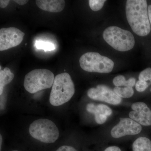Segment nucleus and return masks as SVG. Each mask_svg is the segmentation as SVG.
I'll use <instances>...</instances> for the list:
<instances>
[{"label": "nucleus", "mask_w": 151, "mask_h": 151, "mask_svg": "<svg viewBox=\"0 0 151 151\" xmlns=\"http://www.w3.org/2000/svg\"><path fill=\"white\" fill-rule=\"evenodd\" d=\"M136 83V79L134 78H131L128 80H126L125 77L122 75H119L116 76L113 79V83L116 87L121 86H129L133 87L134 86Z\"/></svg>", "instance_id": "2eb2a0df"}, {"label": "nucleus", "mask_w": 151, "mask_h": 151, "mask_svg": "<svg viewBox=\"0 0 151 151\" xmlns=\"http://www.w3.org/2000/svg\"><path fill=\"white\" fill-rule=\"evenodd\" d=\"M150 91H151V89H150Z\"/></svg>", "instance_id": "cd10ccee"}, {"label": "nucleus", "mask_w": 151, "mask_h": 151, "mask_svg": "<svg viewBox=\"0 0 151 151\" xmlns=\"http://www.w3.org/2000/svg\"><path fill=\"white\" fill-rule=\"evenodd\" d=\"M87 95L92 100L113 105H119L122 101V98L113 90L103 84L97 85L96 88H90L87 91Z\"/></svg>", "instance_id": "6e6552de"}, {"label": "nucleus", "mask_w": 151, "mask_h": 151, "mask_svg": "<svg viewBox=\"0 0 151 151\" xmlns=\"http://www.w3.org/2000/svg\"><path fill=\"white\" fill-rule=\"evenodd\" d=\"M142 130L140 124L130 118L121 119L119 124L115 126L111 131V135L114 138H119L139 134Z\"/></svg>", "instance_id": "1a4fd4ad"}, {"label": "nucleus", "mask_w": 151, "mask_h": 151, "mask_svg": "<svg viewBox=\"0 0 151 151\" xmlns=\"http://www.w3.org/2000/svg\"><path fill=\"white\" fill-rule=\"evenodd\" d=\"M139 81L146 82L148 86L151 85V68L142 71L139 75Z\"/></svg>", "instance_id": "a211bd4d"}, {"label": "nucleus", "mask_w": 151, "mask_h": 151, "mask_svg": "<svg viewBox=\"0 0 151 151\" xmlns=\"http://www.w3.org/2000/svg\"><path fill=\"white\" fill-rule=\"evenodd\" d=\"M29 130L33 138L43 143H54L59 137L58 128L49 119L35 120L30 125Z\"/></svg>", "instance_id": "39448f33"}, {"label": "nucleus", "mask_w": 151, "mask_h": 151, "mask_svg": "<svg viewBox=\"0 0 151 151\" xmlns=\"http://www.w3.org/2000/svg\"><path fill=\"white\" fill-rule=\"evenodd\" d=\"M148 85L144 81L139 80L136 84V89L138 92H143L148 87Z\"/></svg>", "instance_id": "aec40b11"}, {"label": "nucleus", "mask_w": 151, "mask_h": 151, "mask_svg": "<svg viewBox=\"0 0 151 151\" xmlns=\"http://www.w3.org/2000/svg\"><path fill=\"white\" fill-rule=\"evenodd\" d=\"M113 91L121 98H129L132 97L134 94V90L132 87H116Z\"/></svg>", "instance_id": "dca6fc26"}, {"label": "nucleus", "mask_w": 151, "mask_h": 151, "mask_svg": "<svg viewBox=\"0 0 151 151\" xmlns=\"http://www.w3.org/2000/svg\"><path fill=\"white\" fill-rule=\"evenodd\" d=\"M25 34L15 27L0 29V50H7L19 45L23 40Z\"/></svg>", "instance_id": "0eeeda50"}, {"label": "nucleus", "mask_w": 151, "mask_h": 151, "mask_svg": "<svg viewBox=\"0 0 151 151\" xmlns=\"http://www.w3.org/2000/svg\"><path fill=\"white\" fill-rule=\"evenodd\" d=\"M75 86L69 73L64 72L55 77L50 103L54 106H60L69 101L75 93Z\"/></svg>", "instance_id": "f03ea898"}, {"label": "nucleus", "mask_w": 151, "mask_h": 151, "mask_svg": "<svg viewBox=\"0 0 151 151\" xmlns=\"http://www.w3.org/2000/svg\"><path fill=\"white\" fill-rule=\"evenodd\" d=\"M14 77V73L11 72L8 68H5L4 70L1 69L0 71V94L2 95L4 87L9 84Z\"/></svg>", "instance_id": "4468645a"}, {"label": "nucleus", "mask_w": 151, "mask_h": 151, "mask_svg": "<svg viewBox=\"0 0 151 151\" xmlns=\"http://www.w3.org/2000/svg\"><path fill=\"white\" fill-rule=\"evenodd\" d=\"M14 1L18 4L19 5L23 6L27 4L29 1L28 0H15Z\"/></svg>", "instance_id": "b1692460"}, {"label": "nucleus", "mask_w": 151, "mask_h": 151, "mask_svg": "<svg viewBox=\"0 0 151 151\" xmlns=\"http://www.w3.org/2000/svg\"><path fill=\"white\" fill-rule=\"evenodd\" d=\"M10 1L9 0H1L0 1V7L1 8H5L8 5Z\"/></svg>", "instance_id": "4be33fe9"}, {"label": "nucleus", "mask_w": 151, "mask_h": 151, "mask_svg": "<svg viewBox=\"0 0 151 151\" xmlns=\"http://www.w3.org/2000/svg\"><path fill=\"white\" fill-rule=\"evenodd\" d=\"M54 78V74L48 69H34L25 76L24 86L27 91L34 94L51 87Z\"/></svg>", "instance_id": "20e7f679"}, {"label": "nucleus", "mask_w": 151, "mask_h": 151, "mask_svg": "<svg viewBox=\"0 0 151 151\" xmlns=\"http://www.w3.org/2000/svg\"><path fill=\"white\" fill-rule=\"evenodd\" d=\"M0 150L1 151V145H2V137L1 135V134L0 135Z\"/></svg>", "instance_id": "a878e982"}, {"label": "nucleus", "mask_w": 151, "mask_h": 151, "mask_svg": "<svg viewBox=\"0 0 151 151\" xmlns=\"http://www.w3.org/2000/svg\"><path fill=\"white\" fill-rule=\"evenodd\" d=\"M103 37L108 45L118 51H129L135 45L134 37L132 33L118 27L107 28L103 33Z\"/></svg>", "instance_id": "7ed1b4c3"}, {"label": "nucleus", "mask_w": 151, "mask_h": 151, "mask_svg": "<svg viewBox=\"0 0 151 151\" xmlns=\"http://www.w3.org/2000/svg\"><path fill=\"white\" fill-rule=\"evenodd\" d=\"M105 151H122L119 147L116 146H111L105 149Z\"/></svg>", "instance_id": "5701e85b"}, {"label": "nucleus", "mask_w": 151, "mask_h": 151, "mask_svg": "<svg viewBox=\"0 0 151 151\" xmlns=\"http://www.w3.org/2000/svg\"><path fill=\"white\" fill-rule=\"evenodd\" d=\"M105 2H106L105 0H89V7L92 11H98L103 7Z\"/></svg>", "instance_id": "6ab92c4d"}, {"label": "nucleus", "mask_w": 151, "mask_h": 151, "mask_svg": "<svg viewBox=\"0 0 151 151\" xmlns=\"http://www.w3.org/2000/svg\"><path fill=\"white\" fill-rule=\"evenodd\" d=\"M35 46L39 50H43L44 51H52L55 49V46L53 43L48 42L36 40L35 41Z\"/></svg>", "instance_id": "f3484780"}, {"label": "nucleus", "mask_w": 151, "mask_h": 151, "mask_svg": "<svg viewBox=\"0 0 151 151\" xmlns=\"http://www.w3.org/2000/svg\"><path fill=\"white\" fill-rule=\"evenodd\" d=\"M132 108L133 111L129 113L130 119L143 126H151V111L145 103H134Z\"/></svg>", "instance_id": "9d476101"}, {"label": "nucleus", "mask_w": 151, "mask_h": 151, "mask_svg": "<svg viewBox=\"0 0 151 151\" xmlns=\"http://www.w3.org/2000/svg\"><path fill=\"white\" fill-rule=\"evenodd\" d=\"M35 3L39 8L50 12H60L65 6L64 0H37Z\"/></svg>", "instance_id": "f8f14e48"}, {"label": "nucleus", "mask_w": 151, "mask_h": 151, "mask_svg": "<svg viewBox=\"0 0 151 151\" xmlns=\"http://www.w3.org/2000/svg\"><path fill=\"white\" fill-rule=\"evenodd\" d=\"M133 151H151V141L146 137L138 138L133 143Z\"/></svg>", "instance_id": "ddd939ff"}, {"label": "nucleus", "mask_w": 151, "mask_h": 151, "mask_svg": "<svg viewBox=\"0 0 151 151\" xmlns=\"http://www.w3.org/2000/svg\"><path fill=\"white\" fill-rule=\"evenodd\" d=\"M56 151H77V150L71 146H63L59 147Z\"/></svg>", "instance_id": "412c9836"}, {"label": "nucleus", "mask_w": 151, "mask_h": 151, "mask_svg": "<svg viewBox=\"0 0 151 151\" xmlns=\"http://www.w3.org/2000/svg\"><path fill=\"white\" fill-rule=\"evenodd\" d=\"M148 14L149 21L151 25V5H149L148 7Z\"/></svg>", "instance_id": "393cba45"}, {"label": "nucleus", "mask_w": 151, "mask_h": 151, "mask_svg": "<svg viewBox=\"0 0 151 151\" xmlns=\"http://www.w3.org/2000/svg\"><path fill=\"white\" fill-rule=\"evenodd\" d=\"M86 110L89 113L94 114L95 122L100 125L104 124L113 113L111 108L102 104L95 105L93 103H89L86 105Z\"/></svg>", "instance_id": "9b49d317"}, {"label": "nucleus", "mask_w": 151, "mask_h": 151, "mask_svg": "<svg viewBox=\"0 0 151 151\" xmlns=\"http://www.w3.org/2000/svg\"><path fill=\"white\" fill-rule=\"evenodd\" d=\"M17 151V150H13V151Z\"/></svg>", "instance_id": "bb28decb"}, {"label": "nucleus", "mask_w": 151, "mask_h": 151, "mask_svg": "<svg viewBox=\"0 0 151 151\" xmlns=\"http://www.w3.org/2000/svg\"><path fill=\"white\" fill-rule=\"evenodd\" d=\"M81 68L89 72L109 73L114 68V62L107 57L98 52H88L84 53L79 59Z\"/></svg>", "instance_id": "423d86ee"}, {"label": "nucleus", "mask_w": 151, "mask_h": 151, "mask_svg": "<svg viewBox=\"0 0 151 151\" xmlns=\"http://www.w3.org/2000/svg\"><path fill=\"white\" fill-rule=\"evenodd\" d=\"M127 21L132 30L140 36H145L151 31L146 0H128L126 6Z\"/></svg>", "instance_id": "f257e3e1"}]
</instances>
